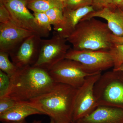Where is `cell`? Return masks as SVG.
Listing matches in <instances>:
<instances>
[{
    "label": "cell",
    "mask_w": 123,
    "mask_h": 123,
    "mask_svg": "<svg viewBox=\"0 0 123 123\" xmlns=\"http://www.w3.org/2000/svg\"><path fill=\"white\" fill-rule=\"evenodd\" d=\"M67 42L66 39L56 32L50 39H42L37 60L32 66L49 71L56 64L65 59L70 48Z\"/></svg>",
    "instance_id": "cell-6"
},
{
    "label": "cell",
    "mask_w": 123,
    "mask_h": 123,
    "mask_svg": "<svg viewBox=\"0 0 123 123\" xmlns=\"http://www.w3.org/2000/svg\"><path fill=\"white\" fill-rule=\"evenodd\" d=\"M34 34L11 22L0 23V52L10 55L25 40Z\"/></svg>",
    "instance_id": "cell-11"
},
{
    "label": "cell",
    "mask_w": 123,
    "mask_h": 123,
    "mask_svg": "<svg viewBox=\"0 0 123 123\" xmlns=\"http://www.w3.org/2000/svg\"><path fill=\"white\" fill-rule=\"evenodd\" d=\"M10 78L1 70H0V97L5 94L8 88Z\"/></svg>",
    "instance_id": "cell-22"
},
{
    "label": "cell",
    "mask_w": 123,
    "mask_h": 123,
    "mask_svg": "<svg viewBox=\"0 0 123 123\" xmlns=\"http://www.w3.org/2000/svg\"><path fill=\"white\" fill-rule=\"evenodd\" d=\"M65 59L79 62L95 73H101L114 67L111 55L107 50H78L70 48Z\"/></svg>",
    "instance_id": "cell-8"
},
{
    "label": "cell",
    "mask_w": 123,
    "mask_h": 123,
    "mask_svg": "<svg viewBox=\"0 0 123 123\" xmlns=\"http://www.w3.org/2000/svg\"><path fill=\"white\" fill-rule=\"evenodd\" d=\"M58 0L60 1H61V2H64L66 0Z\"/></svg>",
    "instance_id": "cell-31"
},
{
    "label": "cell",
    "mask_w": 123,
    "mask_h": 123,
    "mask_svg": "<svg viewBox=\"0 0 123 123\" xmlns=\"http://www.w3.org/2000/svg\"><path fill=\"white\" fill-rule=\"evenodd\" d=\"M10 22L8 11L2 1L0 0V23Z\"/></svg>",
    "instance_id": "cell-25"
},
{
    "label": "cell",
    "mask_w": 123,
    "mask_h": 123,
    "mask_svg": "<svg viewBox=\"0 0 123 123\" xmlns=\"http://www.w3.org/2000/svg\"><path fill=\"white\" fill-rule=\"evenodd\" d=\"M27 7L34 12H45L54 8H64L63 2L58 0H26Z\"/></svg>",
    "instance_id": "cell-16"
},
{
    "label": "cell",
    "mask_w": 123,
    "mask_h": 123,
    "mask_svg": "<svg viewBox=\"0 0 123 123\" xmlns=\"http://www.w3.org/2000/svg\"><path fill=\"white\" fill-rule=\"evenodd\" d=\"M119 70V71H123V64L121 65L120 67H119L116 70Z\"/></svg>",
    "instance_id": "cell-30"
},
{
    "label": "cell",
    "mask_w": 123,
    "mask_h": 123,
    "mask_svg": "<svg viewBox=\"0 0 123 123\" xmlns=\"http://www.w3.org/2000/svg\"><path fill=\"white\" fill-rule=\"evenodd\" d=\"M109 51L114 62L113 70H116L123 64V44L112 43Z\"/></svg>",
    "instance_id": "cell-19"
},
{
    "label": "cell",
    "mask_w": 123,
    "mask_h": 123,
    "mask_svg": "<svg viewBox=\"0 0 123 123\" xmlns=\"http://www.w3.org/2000/svg\"><path fill=\"white\" fill-rule=\"evenodd\" d=\"M72 123H123V109L98 106L89 114Z\"/></svg>",
    "instance_id": "cell-13"
},
{
    "label": "cell",
    "mask_w": 123,
    "mask_h": 123,
    "mask_svg": "<svg viewBox=\"0 0 123 123\" xmlns=\"http://www.w3.org/2000/svg\"><path fill=\"white\" fill-rule=\"evenodd\" d=\"M101 73L89 76L77 90L73 114V122L90 114L97 107L94 87Z\"/></svg>",
    "instance_id": "cell-9"
},
{
    "label": "cell",
    "mask_w": 123,
    "mask_h": 123,
    "mask_svg": "<svg viewBox=\"0 0 123 123\" xmlns=\"http://www.w3.org/2000/svg\"><path fill=\"white\" fill-rule=\"evenodd\" d=\"M42 121L41 120H34L33 121V123H42ZM55 123L54 120L50 118V123Z\"/></svg>",
    "instance_id": "cell-28"
},
{
    "label": "cell",
    "mask_w": 123,
    "mask_h": 123,
    "mask_svg": "<svg viewBox=\"0 0 123 123\" xmlns=\"http://www.w3.org/2000/svg\"><path fill=\"white\" fill-rule=\"evenodd\" d=\"M95 17L106 20L108 27L113 34L118 37L123 36V6L112 4L101 10L92 11L81 20Z\"/></svg>",
    "instance_id": "cell-12"
},
{
    "label": "cell",
    "mask_w": 123,
    "mask_h": 123,
    "mask_svg": "<svg viewBox=\"0 0 123 123\" xmlns=\"http://www.w3.org/2000/svg\"><path fill=\"white\" fill-rule=\"evenodd\" d=\"M17 103L8 97L0 98V114L9 110L15 105Z\"/></svg>",
    "instance_id": "cell-23"
},
{
    "label": "cell",
    "mask_w": 123,
    "mask_h": 123,
    "mask_svg": "<svg viewBox=\"0 0 123 123\" xmlns=\"http://www.w3.org/2000/svg\"><path fill=\"white\" fill-rule=\"evenodd\" d=\"M48 72L56 83L76 89L82 86L87 77L100 73H93L79 62L66 59L56 64Z\"/></svg>",
    "instance_id": "cell-5"
},
{
    "label": "cell",
    "mask_w": 123,
    "mask_h": 123,
    "mask_svg": "<svg viewBox=\"0 0 123 123\" xmlns=\"http://www.w3.org/2000/svg\"><path fill=\"white\" fill-rule=\"evenodd\" d=\"M123 2V0H113V4L120 5Z\"/></svg>",
    "instance_id": "cell-27"
},
{
    "label": "cell",
    "mask_w": 123,
    "mask_h": 123,
    "mask_svg": "<svg viewBox=\"0 0 123 123\" xmlns=\"http://www.w3.org/2000/svg\"><path fill=\"white\" fill-rule=\"evenodd\" d=\"M94 92L98 106L123 109V72L112 69L101 74Z\"/></svg>",
    "instance_id": "cell-4"
},
{
    "label": "cell",
    "mask_w": 123,
    "mask_h": 123,
    "mask_svg": "<svg viewBox=\"0 0 123 123\" xmlns=\"http://www.w3.org/2000/svg\"><path fill=\"white\" fill-rule=\"evenodd\" d=\"M94 11L92 6L74 10L64 8L63 24L59 32L57 33L61 37L67 39L81 19L88 13Z\"/></svg>",
    "instance_id": "cell-15"
},
{
    "label": "cell",
    "mask_w": 123,
    "mask_h": 123,
    "mask_svg": "<svg viewBox=\"0 0 123 123\" xmlns=\"http://www.w3.org/2000/svg\"><path fill=\"white\" fill-rule=\"evenodd\" d=\"M64 7L68 9L74 10L92 6V0H66L63 2Z\"/></svg>",
    "instance_id": "cell-21"
},
{
    "label": "cell",
    "mask_w": 123,
    "mask_h": 123,
    "mask_svg": "<svg viewBox=\"0 0 123 123\" xmlns=\"http://www.w3.org/2000/svg\"><path fill=\"white\" fill-rule=\"evenodd\" d=\"M112 33L107 23L93 18L81 20L66 39L76 50H109Z\"/></svg>",
    "instance_id": "cell-3"
},
{
    "label": "cell",
    "mask_w": 123,
    "mask_h": 123,
    "mask_svg": "<svg viewBox=\"0 0 123 123\" xmlns=\"http://www.w3.org/2000/svg\"><path fill=\"white\" fill-rule=\"evenodd\" d=\"M3 123H29L26 121L25 119L22 120V121H18V122H4Z\"/></svg>",
    "instance_id": "cell-29"
},
{
    "label": "cell",
    "mask_w": 123,
    "mask_h": 123,
    "mask_svg": "<svg viewBox=\"0 0 123 123\" xmlns=\"http://www.w3.org/2000/svg\"><path fill=\"white\" fill-rule=\"evenodd\" d=\"M42 38L35 34L31 36L10 54L12 62L18 68L35 64L39 55Z\"/></svg>",
    "instance_id": "cell-10"
},
{
    "label": "cell",
    "mask_w": 123,
    "mask_h": 123,
    "mask_svg": "<svg viewBox=\"0 0 123 123\" xmlns=\"http://www.w3.org/2000/svg\"><path fill=\"white\" fill-rule=\"evenodd\" d=\"M57 84L46 69L32 66L18 68L10 78L8 88L1 97L17 102H29L50 92Z\"/></svg>",
    "instance_id": "cell-1"
},
{
    "label": "cell",
    "mask_w": 123,
    "mask_h": 123,
    "mask_svg": "<svg viewBox=\"0 0 123 123\" xmlns=\"http://www.w3.org/2000/svg\"><path fill=\"white\" fill-rule=\"evenodd\" d=\"M64 8H54L45 12L48 16L52 26L56 33L59 31L64 23Z\"/></svg>",
    "instance_id": "cell-17"
},
{
    "label": "cell",
    "mask_w": 123,
    "mask_h": 123,
    "mask_svg": "<svg viewBox=\"0 0 123 123\" xmlns=\"http://www.w3.org/2000/svg\"><path fill=\"white\" fill-rule=\"evenodd\" d=\"M8 11L10 22L31 31L41 37H48L50 32L42 28L27 7L26 0H0Z\"/></svg>",
    "instance_id": "cell-7"
},
{
    "label": "cell",
    "mask_w": 123,
    "mask_h": 123,
    "mask_svg": "<svg viewBox=\"0 0 123 123\" xmlns=\"http://www.w3.org/2000/svg\"><path fill=\"white\" fill-rule=\"evenodd\" d=\"M111 40L113 44H123V36L118 37L112 33L111 36Z\"/></svg>",
    "instance_id": "cell-26"
},
{
    "label": "cell",
    "mask_w": 123,
    "mask_h": 123,
    "mask_svg": "<svg viewBox=\"0 0 123 123\" xmlns=\"http://www.w3.org/2000/svg\"><path fill=\"white\" fill-rule=\"evenodd\" d=\"M120 6H123V2H122V3H121V4L120 5Z\"/></svg>",
    "instance_id": "cell-32"
},
{
    "label": "cell",
    "mask_w": 123,
    "mask_h": 123,
    "mask_svg": "<svg viewBox=\"0 0 123 123\" xmlns=\"http://www.w3.org/2000/svg\"><path fill=\"white\" fill-rule=\"evenodd\" d=\"M92 6L95 11L101 10L113 4V0H92Z\"/></svg>",
    "instance_id": "cell-24"
},
{
    "label": "cell",
    "mask_w": 123,
    "mask_h": 123,
    "mask_svg": "<svg viewBox=\"0 0 123 123\" xmlns=\"http://www.w3.org/2000/svg\"><path fill=\"white\" fill-rule=\"evenodd\" d=\"M9 54L0 52V69L11 77L16 72L18 68L9 59Z\"/></svg>",
    "instance_id": "cell-18"
},
{
    "label": "cell",
    "mask_w": 123,
    "mask_h": 123,
    "mask_svg": "<svg viewBox=\"0 0 123 123\" xmlns=\"http://www.w3.org/2000/svg\"><path fill=\"white\" fill-rule=\"evenodd\" d=\"M78 89L57 84L50 92L29 102L50 117L55 123H72L75 96Z\"/></svg>",
    "instance_id": "cell-2"
},
{
    "label": "cell",
    "mask_w": 123,
    "mask_h": 123,
    "mask_svg": "<svg viewBox=\"0 0 123 123\" xmlns=\"http://www.w3.org/2000/svg\"><path fill=\"white\" fill-rule=\"evenodd\" d=\"M33 14L40 26L45 30L50 32L52 29V26L50 19L46 13L34 12Z\"/></svg>",
    "instance_id": "cell-20"
},
{
    "label": "cell",
    "mask_w": 123,
    "mask_h": 123,
    "mask_svg": "<svg viewBox=\"0 0 123 123\" xmlns=\"http://www.w3.org/2000/svg\"><path fill=\"white\" fill-rule=\"evenodd\" d=\"M35 115H45L29 102H17L13 107L0 114V121L2 123L18 122Z\"/></svg>",
    "instance_id": "cell-14"
}]
</instances>
